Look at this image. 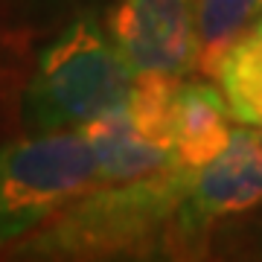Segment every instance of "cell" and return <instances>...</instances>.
Listing matches in <instances>:
<instances>
[{
    "label": "cell",
    "mask_w": 262,
    "mask_h": 262,
    "mask_svg": "<svg viewBox=\"0 0 262 262\" xmlns=\"http://www.w3.org/2000/svg\"><path fill=\"white\" fill-rule=\"evenodd\" d=\"M192 169L169 166L125 184H99L18 242L15 259H181L178 219Z\"/></svg>",
    "instance_id": "obj_1"
},
{
    "label": "cell",
    "mask_w": 262,
    "mask_h": 262,
    "mask_svg": "<svg viewBox=\"0 0 262 262\" xmlns=\"http://www.w3.org/2000/svg\"><path fill=\"white\" fill-rule=\"evenodd\" d=\"M131 84L134 73L108 29L79 18L41 50L20 96V125L27 134L79 131L120 108Z\"/></svg>",
    "instance_id": "obj_2"
},
{
    "label": "cell",
    "mask_w": 262,
    "mask_h": 262,
    "mask_svg": "<svg viewBox=\"0 0 262 262\" xmlns=\"http://www.w3.org/2000/svg\"><path fill=\"white\" fill-rule=\"evenodd\" d=\"M94 187L96 160L82 131L27 134L0 146V256Z\"/></svg>",
    "instance_id": "obj_3"
},
{
    "label": "cell",
    "mask_w": 262,
    "mask_h": 262,
    "mask_svg": "<svg viewBox=\"0 0 262 262\" xmlns=\"http://www.w3.org/2000/svg\"><path fill=\"white\" fill-rule=\"evenodd\" d=\"M262 204V149L253 128H233L227 149L210 163L192 169V187L181 207V259L204 256L210 227L222 219L248 213Z\"/></svg>",
    "instance_id": "obj_4"
},
{
    "label": "cell",
    "mask_w": 262,
    "mask_h": 262,
    "mask_svg": "<svg viewBox=\"0 0 262 262\" xmlns=\"http://www.w3.org/2000/svg\"><path fill=\"white\" fill-rule=\"evenodd\" d=\"M105 29L134 76H187L198 67L195 0H117Z\"/></svg>",
    "instance_id": "obj_5"
},
{
    "label": "cell",
    "mask_w": 262,
    "mask_h": 262,
    "mask_svg": "<svg viewBox=\"0 0 262 262\" xmlns=\"http://www.w3.org/2000/svg\"><path fill=\"white\" fill-rule=\"evenodd\" d=\"M233 111L222 84L210 79H181L172 96V146L175 163L198 169L219 158L233 137Z\"/></svg>",
    "instance_id": "obj_6"
},
{
    "label": "cell",
    "mask_w": 262,
    "mask_h": 262,
    "mask_svg": "<svg viewBox=\"0 0 262 262\" xmlns=\"http://www.w3.org/2000/svg\"><path fill=\"white\" fill-rule=\"evenodd\" d=\"M79 131L84 134V140L94 151L99 184H125V181L155 175L160 169L178 166L175 155L158 140H151L134 122L125 102L96 117Z\"/></svg>",
    "instance_id": "obj_7"
},
{
    "label": "cell",
    "mask_w": 262,
    "mask_h": 262,
    "mask_svg": "<svg viewBox=\"0 0 262 262\" xmlns=\"http://www.w3.org/2000/svg\"><path fill=\"white\" fill-rule=\"evenodd\" d=\"M213 76L225 91L233 120L262 128V18L227 47Z\"/></svg>",
    "instance_id": "obj_8"
},
{
    "label": "cell",
    "mask_w": 262,
    "mask_h": 262,
    "mask_svg": "<svg viewBox=\"0 0 262 262\" xmlns=\"http://www.w3.org/2000/svg\"><path fill=\"white\" fill-rule=\"evenodd\" d=\"M195 12L201 41L198 70L213 76L227 47L262 18V0H195Z\"/></svg>",
    "instance_id": "obj_9"
},
{
    "label": "cell",
    "mask_w": 262,
    "mask_h": 262,
    "mask_svg": "<svg viewBox=\"0 0 262 262\" xmlns=\"http://www.w3.org/2000/svg\"><path fill=\"white\" fill-rule=\"evenodd\" d=\"M253 137H256V143H259V149H262V128H253Z\"/></svg>",
    "instance_id": "obj_10"
}]
</instances>
